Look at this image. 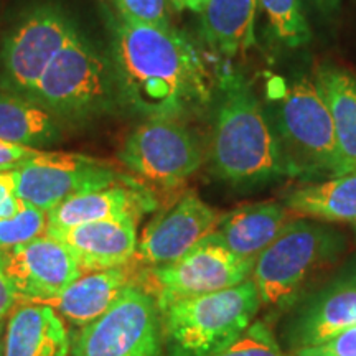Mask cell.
<instances>
[{"label": "cell", "instance_id": "cell-1", "mask_svg": "<svg viewBox=\"0 0 356 356\" xmlns=\"http://www.w3.org/2000/svg\"><path fill=\"white\" fill-rule=\"evenodd\" d=\"M109 58L119 101L132 113L184 119L213 101L215 79L202 53L177 29L109 20Z\"/></svg>", "mask_w": 356, "mask_h": 356}, {"label": "cell", "instance_id": "cell-2", "mask_svg": "<svg viewBox=\"0 0 356 356\" xmlns=\"http://www.w3.org/2000/svg\"><path fill=\"white\" fill-rule=\"evenodd\" d=\"M211 172L233 185H257L287 177L266 106L243 74L218 76L213 92Z\"/></svg>", "mask_w": 356, "mask_h": 356}, {"label": "cell", "instance_id": "cell-3", "mask_svg": "<svg viewBox=\"0 0 356 356\" xmlns=\"http://www.w3.org/2000/svg\"><path fill=\"white\" fill-rule=\"evenodd\" d=\"M26 99L58 121L86 122L121 104L113 61L79 32L44 70Z\"/></svg>", "mask_w": 356, "mask_h": 356}, {"label": "cell", "instance_id": "cell-4", "mask_svg": "<svg viewBox=\"0 0 356 356\" xmlns=\"http://www.w3.org/2000/svg\"><path fill=\"white\" fill-rule=\"evenodd\" d=\"M287 177L310 184L338 175V150L330 109L318 84L309 78L293 81L269 106Z\"/></svg>", "mask_w": 356, "mask_h": 356}, {"label": "cell", "instance_id": "cell-5", "mask_svg": "<svg viewBox=\"0 0 356 356\" xmlns=\"http://www.w3.org/2000/svg\"><path fill=\"white\" fill-rule=\"evenodd\" d=\"M261 309L249 277L238 286L160 309L163 338L170 356H213L246 332Z\"/></svg>", "mask_w": 356, "mask_h": 356}, {"label": "cell", "instance_id": "cell-6", "mask_svg": "<svg viewBox=\"0 0 356 356\" xmlns=\"http://www.w3.org/2000/svg\"><path fill=\"white\" fill-rule=\"evenodd\" d=\"M343 248V236L327 222L292 218L252 264L251 279L261 307L289 309L307 280L335 259Z\"/></svg>", "mask_w": 356, "mask_h": 356}, {"label": "cell", "instance_id": "cell-7", "mask_svg": "<svg viewBox=\"0 0 356 356\" xmlns=\"http://www.w3.org/2000/svg\"><path fill=\"white\" fill-rule=\"evenodd\" d=\"M79 32L60 3L40 2L26 8L0 42V89L25 97Z\"/></svg>", "mask_w": 356, "mask_h": 356}, {"label": "cell", "instance_id": "cell-8", "mask_svg": "<svg viewBox=\"0 0 356 356\" xmlns=\"http://www.w3.org/2000/svg\"><path fill=\"white\" fill-rule=\"evenodd\" d=\"M119 162L147 184L175 188L198 172L204 152L184 119H145L124 140Z\"/></svg>", "mask_w": 356, "mask_h": 356}, {"label": "cell", "instance_id": "cell-9", "mask_svg": "<svg viewBox=\"0 0 356 356\" xmlns=\"http://www.w3.org/2000/svg\"><path fill=\"white\" fill-rule=\"evenodd\" d=\"M252 264L234 256L210 234L172 264L142 269L136 282L152 296L160 310L177 300L238 286L251 277Z\"/></svg>", "mask_w": 356, "mask_h": 356}, {"label": "cell", "instance_id": "cell-10", "mask_svg": "<svg viewBox=\"0 0 356 356\" xmlns=\"http://www.w3.org/2000/svg\"><path fill=\"white\" fill-rule=\"evenodd\" d=\"M71 356H163L162 318L152 296L134 282L113 309L81 328Z\"/></svg>", "mask_w": 356, "mask_h": 356}, {"label": "cell", "instance_id": "cell-11", "mask_svg": "<svg viewBox=\"0 0 356 356\" xmlns=\"http://www.w3.org/2000/svg\"><path fill=\"white\" fill-rule=\"evenodd\" d=\"M13 172L17 197L47 213L76 195L106 188L129 178L106 160L44 150Z\"/></svg>", "mask_w": 356, "mask_h": 356}, {"label": "cell", "instance_id": "cell-12", "mask_svg": "<svg viewBox=\"0 0 356 356\" xmlns=\"http://www.w3.org/2000/svg\"><path fill=\"white\" fill-rule=\"evenodd\" d=\"M220 218L215 208L188 191L147 225L131 264L142 269L172 264L207 239Z\"/></svg>", "mask_w": 356, "mask_h": 356}, {"label": "cell", "instance_id": "cell-13", "mask_svg": "<svg viewBox=\"0 0 356 356\" xmlns=\"http://www.w3.org/2000/svg\"><path fill=\"white\" fill-rule=\"evenodd\" d=\"M3 252L19 302L47 304L83 275L70 249L48 233Z\"/></svg>", "mask_w": 356, "mask_h": 356}, {"label": "cell", "instance_id": "cell-14", "mask_svg": "<svg viewBox=\"0 0 356 356\" xmlns=\"http://www.w3.org/2000/svg\"><path fill=\"white\" fill-rule=\"evenodd\" d=\"M356 327V256L297 305L284 330L289 351Z\"/></svg>", "mask_w": 356, "mask_h": 356}, {"label": "cell", "instance_id": "cell-15", "mask_svg": "<svg viewBox=\"0 0 356 356\" xmlns=\"http://www.w3.org/2000/svg\"><path fill=\"white\" fill-rule=\"evenodd\" d=\"M137 222V218H115L71 228H47L44 233L63 243L83 274H89L131 264L139 244Z\"/></svg>", "mask_w": 356, "mask_h": 356}, {"label": "cell", "instance_id": "cell-16", "mask_svg": "<svg viewBox=\"0 0 356 356\" xmlns=\"http://www.w3.org/2000/svg\"><path fill=\"white\" fill-rule=\"evenodd\" d=\"M157 208L154 195L140 185L136 178L129 177L119 184L106 188L92 190L66 200L48 211L47 228H71L115 218H137Z\"/></svg>", "mask_w": 356, "mask_h": 356}, {"label": "cell", "instance_id": "cell-17", "mask_svg": "<svg viewBox=\"0 0 356 356\" xmlns=\"http://www.w3.org/2000/svg\"><path fill=\"white\" fill-rule=\"evenodd\" d=\"M291 220L282 203H248L221 215L211 238L234 256L254 262Z\"/></svg>", "mask_w": 356, "mask_h": 356}, {"label": "cell", "instance_id": "cell-18", "mask_svg": "<svg viewBox=\"0 0 356 356\" xmlns=\"http://www.w3.org/2000/svg\"><path fill=\"white\" fill-rule=\"evenodd\" d=\"M134 282L136 275L132 273V264L83 274L44 305H50L61 318L68 320L74 327L83 328L113 309Z\"/></svg>", "mask_w": 356, "mask_h": 356}, {"label": "cell", "instance_id": "cell-19", "mask_svg": "<svg viewBox=\"0 0 356 356\" xmlns=\"http://www.w3.org/2000/svg\"><path fill=\"white\" fill-rule=\"evenodd\" d=\"M3 356H71L63 318L50 305L22 302L3 330Z\"/></svg>", "mask_w": 356, "mask_h": 356}, {"label": "cell", "instance_id": "cell-20", "mask_svg": "<svg viewBox=\"0 0 356 356\" xmlns=\"http://www.w3.org/2000/svg\"><path fill=\"white\" fill-rule=\"evenodd\" d=\"M292 218L322 222H356V172L310 181L286 193L282 202Z\"/></svg>", "mask_w": 356, "mask_h": 356}, {"label": "cell", "instance_id": "cell-21", "mask_svg": "<svg viewBox=\"0 0 356 356\" xmlns=\"http://www.w3.org/2000/svg\"><path fill=\"white\" fill-rule=\"evenodd\" d=\"M257 0H208L202 33L218 55L234 58L254 44Z\"/></svg>", "mask_w": 356, "mask_h": 356}, {"label": "cell", "instance_id": "cell-22", "mask_svg": "<svg viewBox=\"0 0 356 356\" xmlns=\"http://www.w3.org/2000/svg\"><path fill=\"white\" fill-rule=\"evenodd\" d=\"M315 83L330 109L341 173L356 172V79L337 66H320Z\"/></svg>", "mask_w": 356, "mask_h": 356}, {"label": "cell", "instance_id": "cell-23", "mask_svg": "<svg viewBox=\"0 0 356 356\" xmlns=\"http://www.w3.org/2000/svg\"><path fill=\"white\" fill-rule=\"evenodd\" d=\"M56 118L24 96L0 91V139L42 150L60 140Z\"/></svg>", "mask_w": 356, "mask_h": 356}, {"label": "cell", "instance_id": "cell-24", "mask_svg": "<svg viewBox=\"0 0 356 356\" xmlns=\"http://www.w3.org/2000/svg\"><path fill=\"white\" fill-rule=\"evenodd\" d=\"M257 3L266 12L279 42L291 48L304 47L310 42L312 32L300 0H257Z\"/></svg>", "mask_w": 356, "mask_h": 356}, {"label": "cell", "instance_id": "cell-25", "mask_svg": "<svg viewBox=\"0 0 356 356\" xmlns=\"http://www.w3.org/2000/svg\"><path fill=\"white\" fill-rule=\"evenodd\" d=\"M48 226V213L22 200L12 216L0 220V251H7L42 236Z\"/></svg>", "mask_w": 356, "mask_h": 356}, {"label": "cell", "instance_id": "cell-26", "mask_svg": "<svg viewBox=\"0 0 356 356\" xmlns=\"http://www.w3.org/2000/svg\"><path fill=\"white\" fill-rule=\"evenodd\" d=\"M213 356H287L280 348L270 327L262 320H254L233 343Z\"/></svg>", "mask_w": 356, "mask_h": 356}, {"label": "cell", "instance_id": "cell-27", "mask_svg": "<svg viewBox=\"0 0 356 356\" xmlns=\"http://www.w3.org/2000/svg\"><path fill=\"white\" fill-rule=\"evenodd\" d=\"M118 17L132 24L155 26L160 30L173 29L168 15V0H111Z\"/></svg>", "mask_w": 356, "mask_h": 356}, {"label": "cell", "instance_id": "cell-28", "mask_svg": "<svg viewBox=\"0 0 356 356\" xmlns=\"http://www.w3.org/2000/svg\"><path fill=\"white\" fill-rule=\"evenodd\" d=\"M287 356H356V327L346 328L320 343L291 350Z\"/></svg>", "mask_w": 356, "mask_h": 356}, {"label": "cell", "instance_id": "cell-29", "mask_svg": "<svg viewBox=\"0 0 356 356\" xmlns=\"http://www.w3.org/2000/svg\"><path fill=\"white\" fill-rule=\"evenodd\" d=\"M42 150L30 149V147L17 145L12 142L0 139V172H10L19 168L26 160L33 159Z\"/></svg>", "mask_w": 356, "mask_h": 356}, {"label": "cell", "instance_id": "cell-30", "mask_svg": "<svg viewBox=\"0 0 356 356\" xmlns=\"http://www.w3.org/2000/svg\"><path fill=\"white\" fill-rule=\"evenodd\" d=\"M20 203L22 200L17 197L15 172H0V220L17 213Z\"/></svg>", "mask_w": 356, "mask_h": 356}, {"label": "cell", "instance_id": "cell-31", "mask_svg": "<svg viewBox=\"0 0 356 356\" xmlns=\"http://www.w3.org/2000/svg\"><path fill=\"white\" fill-rule=\"evenodd\" d=\"M17 296L6 270V252L0 251V322L10 310L15 309Z\"/></svg>", "mask_w": 356, "mask_h": 356}, {"label": "cell", "instance_id": "cell-32", "mask_svg": "<svg viewBox=\"0 0 356 356\" xmlns=\"http://www.w3.org/2000/svg\"><path fill=\"white\" fill-rule=\"evenodd\" d=\"M173 8L177 10H190L195 13H202L207 7L208 0H168Z\"/></svg>", "mask_w": 356, "mask_h": 356}, {"label": "cell", "instance_id": "cell-33", "mask_svg": "<svg viewBox=\"0 0 356 356\" xmlns=\"http://www.w3.org/2000/svg\"><path fill=\"white\" fill-rule=\"evenodd\" d=\"M315 3L320 8H323V10H333V8L338 7V3H340V0H314Z\"/></svg>", "mask_w": 356, "mask_h": 356}, {"label": "cell", "instance_id": "cell-34", "mask_svg": "<svg viewBox=\"0 0 356 356\" xmlns=\"http://www.w3.org/2000/svg\"><path fill=\"white\" fill-rule=\"evenodd\" d=\"M3 330H6V325L0 322V356H3Z\"/></svg>", "mask_w": 356, "mask_h": 356}, {"label": "cell", "instance_id": "cell-35", "mask_svg": "<svg viewBox=\"0 0 356 356\" xmlns=\"http://www.w3.org/2000/svg\"><path fill=\"white\" fill-rule=\"evenodd\" d=\"M351 226H353V229H355V234H356V222H353V225H351Z\"/></svg>", "mask_w": 356, "mask_h": 356}]
</instances>
